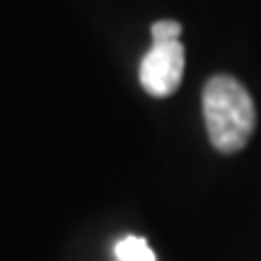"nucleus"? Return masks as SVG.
I'll use <instances>...</instances> for the list:
<instances>
[{"instance_id":"obj_1","label":"nucleus","mask_w":261,"mask_h":261,"mask_svg":"<svg viewBox=\"0 0 261 261\" xmlns=\"http://www.w3.org/2000/svg\"><path fill=\"white\" fill-rule=\"evenodd\" d=\"M203 119L218 152L242 150L256 123L252 94L232 75H213L203 87Z\"/></svg>"},{"instance_id":"obj_2","label":"nucleus","mask_w":261,"mask_h":261,"mask_svg":"<svg viewBox=\"0 0 261 261\" xmlns=\"http://www.w3.org/2000/svg\"><path fill=\"white\" fill-rule=\"evenodd\" d=\"M184 77L181 41H152L140 61V85L152 97H169Z\"/></svg>"},{"instance_id":"obj_3","label":"nucleus","mask_w":261,"mask_h":261,"mask_svg":"<svg viewBox=\"0 0 261 261\" xmlns=\"http://www.w3.org/2000/svg\"><path fill=\"white\" fill-rule=\"evenodd\" d=\"M114 254H116V261H155V252L143 237H136V234L119 240L114 247Z\"/></svg>"},{"instance_id":"obj_4","label":"nucleus","mask_w":261,"mask_h":261,"mask_svg":"<svg viewBox=\"0 0 261 261\" xmlns=\"http://www.w3.org/2000/svg\"><path fill=\"white\" fill-rule=\"evenodd\" d=\"M152 41H179L181 37V24L174 19H160L152 24Z\"/></svg>"}]
</instances>
